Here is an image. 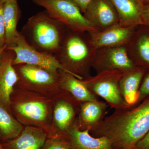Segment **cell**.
<instances>
[{"label":"cell","instance_id":"cell-1","mask_svg":"<svg viewBox=\"0 0 149 149\" xmlns=\"http://www.w3.org/2000/svg\"><path fill=\"white\" fill-rule=\"evenodd\" d=\"M149 131V96L137 106L116 110L90 133L94 137H107L114 149H134Z\"/></svg>","mask_w":149,"mask_h":149},{"label":"cell","instance_id":"cell-2","mask_svg":"<svg viewBox=\"0 0 149 149\" xmlns=\"http://www.w3.org/2000/svg\"><path fill=\"white\" fill-rule=\"evenodd\" d=\"M97 50L88 33L68 29L59 49L53 55L66 72L82 80L91 75Z\"/></svg>","mask_w":149,"mask_h":149},{"label":"cell","instance_id":"cell-3","mask_svg":"<svg viewBox=\"0 0 149 149\" xmlns=\"http://www.w3.org/2000/svg\"><path fill=\"white\" fill-rule=\"evenodd\" d=\"M13 115L24 126L50 131L53 118L52 99L33 91L15 87L10 98Z\"/></svg>","mask_w":149,"mask_h":149},{"label":"cell","instance_id":"cell-4","mask_svg":"<svg viewBox=\"0 0 149 149\" xmlns=\"http://www.w3.org/2000/svg\"><path fill=\"white\" fill-rule=\"evenodd\" d=\"M68 29L45 10L29 17L20 33L33 49L54 55L59 49Z\"/></svg>","mask_w":149,"mask_h":149},{"label":"cell","instance_id":"cell-5","mask_svg":"<svg viewBox=\"0 0 149 149\" xmlns=\"http://www.w3.org/2000/svg\"><path fill=\"white\" fill-rule=\"evenodd\" d=\"M13 66L18 77L17 88L36 92L51 98L62 91L59 74L32 65L22 63Z\"/></svg>","mask_w":149,"mask_h":149},{"label":"cell","instance_id":"cell-6","mask_svg":"<svg viewBox=\"0 0 149 149\" xmlns=\"http://www.w3.org/2000/svg\"><path fill=\"white\" fill-rule=\"evenodd\" d=\"M46 9L52 18L74 32L91 33L99 31L87 20L77 5L71 0H32Z\"/></svg>","mask_w":149,"mask_h":149},{"label":"cell","instance_id":"cell-7","mask_svg":"<svg viewBox=\"0 0 149 149\" xmlns=\"http://www.w3.org/2000/svg\"><path fill=\"white\" fill-rule=\"evenodd\" d=\"M125 72L119 70H105L82 80L93 94L102 98L111 108L115 110L123 109L129 107L119 89L120 79Z\"/></svg>","mask_w":149,"mask_h":149},{"label":"cell","instance_id":"cell-8","mask_svg":"<svg viewBox=\"0 0 149 149\" xmlns=\"http://www.w3.org/2000/svg\"><path fill=\"white\" fill-rule=\"evenodd\" d=\"M52 99V121L48 138H64L77 120L81 103L68 92L63 90Z\"/></svg>","mask_w":149,"mask_h":149},{"label":"cell","instance_id":"cell-9","mask_svg":"<svg viewBox=\"0 0 149 149\" xmlns=\"http://www.w3.org/2000/svg\"><path fill=\"white\" fill-rule=\"evenodd\" d=\"M13 51L15 54L13 64L25 63L41 67L57 74L59 70L65 71L53 55L44 53L36 50L29 45L24 40L20 32H19L15 41V46L6 48Z\"/></svg>","mask_w":149,"mask_h":149},{"label":"cell","instance_id":"cell-10","mask_svg":"<svg viewBox=\"0 0 149 149\" xmlns=\"http://www.w3.org/2000/svg\"><path fill=\"white\" fill-rule=\"evenodd\" d=\"M137 67L129 58L125 47L98 49L92 65L97 73L109 70L126 72Z\"/></svg>","mask_w":149,"mask_h":149},{"label":"cell","instance_id":"cell-11","mask_svg":"<svg viewBox=\"0 0 149 149\" xmlns=\"http://www.w3.org/2000/svg\"><path fill=\"white\" fill-rule=\"evenodd\" d=\"M83 15L100 31L119 23L117 12L110 0H92Z\"/></svg>","mask_w":149,"mask_h":149},{"label":"cell","instance_id":"cell-12","mask_svg":"<svg viewBox=\"0 0 149 149\" xmlns=\"http://www.w3.org/2000/svg\"><path fill=\"white\" fill-rule=\"evenodd\" d=\"M136 27H125L118 24L107 29L88 33L90 40L97 49L103 47H125L135 32Z\"/></svg>","mask_w":149,"mask_h":149},{"label":"cell","instance_id":"cell-13","mask_svg":"<svg viewBox=\"0 0 149 149\" xmlns=\"http://www.w3.org/2000/svg\"><path fill=\"white\" fill-rule=\"evenodd\" d=\"M15 57L13 51L6 49L0 65V104L10 113V98L18 80L13 63Z\"/></svg>","mask_w":149,"mask_h":149},{"label":"cell","instance_id":"cell-14","mask_svg":"<svg viewBox=\"0 0 149 149\" xmlns=\"http://www.w3.org/2000/svg\"><path fill=\"white\" fill-rule=\"evenodd\" d=\"M64 139L70 149H114L107 137H94L90 133V129L80 130L77 119L70 128Z\"/></svg>","mask_w":149,"mask_h":149},{"label":"cell","instance_id":"cell-15","mask_svg":"<svg viewBox=\"0 0 149 149\" xmlns=\"http://www.w3.org/2000/svg\"><path fill=\"white\" fill-rule=\"evenodd\" d=\"M47 138V133L43 129L25 126L19 136L1 144L4 149H41Z\"/></svg>","mask_w":149,"mask_h":149},{"label":"cell","instance_id":"cell-16","mask_svg":"<svg viewBox=\"0 0 149 149\" xmlns=\"http://www.w3.org/2000/svg\"><path fill=\"white\" fill-rule=\"evenodd\" d=\"M117 12L119 24L125 27L145 25L142 18V0H110Z\"/></svg>","mask_w":149,"mask_h":149},{"label":"cell","instance_id":"cell-17","mask_svg":"<svg viewBox=\"0 0 149 149\" xmlns=\"http://www.w3.org/2000/svg\"><path fill=\"white\" fill-rule=\"evenodd\" d=\"M108 106L106 102L99 100L81 103L77 118L80 130H91L98 125L105 117Z\"/></svg>","mask_w":149,"mask_h":149},{"label":"cell","instance_id":"cell-18","mask_svg":"<svg viewBox=\"0 0 149 149\" xmlns=\"http://www.w3.org/2000/svg\"><path fill=\"white\" fill-rule=\"evenodd\" d=\"M145 70L137 67L125 72L119 82L120 94L129 107L137 104L140 84L145 74Z\"/></svg>","mask_w":149,"mask_h":149},{"label":"cell","instance_id":"cell-19","mask_svg":"<svg viewBox=\"0 0 149 149\" xmlns=\"http://www.w3.org/2000/svg\"><path fill=\"white\" fill-rule=\"evenodd\" d=\"M58 72L61 90L68 92L78 101L82 103L99 100L97 96L88 89L82 80L62 70Z\"/></svg>","mask_w":149,"mask_h":149},{"label":"cell","instance_id":"cell-20","mask_svg":"<svg viewBox=\"0 0 149 149\" xmlns=\"http://www.w3.org/2000/svg\"><path fill=\"white\" fill-rule=\"evenodd\" d=\"M135 32L125 47L128 56L136 67L138 64L149 67V34L136 35Z\"/></svg>","mask_w":149,"mask_h":149},{"label":"cell","instance_id":"cell-21","mask_svg":"<svg viewBox=\"0 0 149 149\" xmlns=\"http://www.w3.org/2000/svg\"><path fill=\"white\" fill-rule=\"evenodd\" d=\"M3 17L5 28L6 48L15 46V41L19 32L17 24L21 17V11L17 1H9L2 5Z\"/></svg>","mask_w":149,"mask_h":149},{"label":"cell","instance_id":"cell-22","mask_svg":"<svg viewBox=\"0 0 149 149\" xmlns=\"http://www.w3.org/2000/svg\"><path fill=\"white\" fill-rule=\"evenodd\" d=\"M24 126L0 104V139L3 142L17 137Z\"/></svg>","mask_w":149,"mask_h":149},{"label":"cell","instance_id":"cell-23","mask_svg":"<svg viewBox=\"0 0 149 149\" xmlns=\"http://www.w3.org/2000/svg\"><path fill=\"white\" fill-rule=\"evenodd\" d=\"M41 149H70L64 138L61 137L48 138Z\"/></svg>","mask_w":149,"mask_h":149},{"label":"cell","instance_id":"cell-24","mask_svg":"<svg viewBox=\"0 0 149 149\" xmlns=\"http://www.w3.org/2000/svg\"><path fill=\"white\" fill-rule=\"evenodd\" d=\"M148 96H149V73L147 74L144 78V80L140 87L137 104L143 101Z\"/></svg>","mask_w":149,"mask_h":149},{"label":"cell","instance_id":"cell-25","mask_svg":"<svg viewBox=\"0 0 149 149\" xmlns=\"http://www.w3.org/2000/svg\"><path fill=\"white\" fill-rule=\"evenodd\" d=\"M0 47H6V45L5 28L3 17L2 5L0 7Z\"/></svg>","mask_w":149,"mask_h":149},{"label":"cell","instance_id":"cell-26","mask_svg":"<svg viewBox=\"0 0 149 149\" xmlns=\"http://www.w3.org/2000/svg\"><path fill=\"white\" fill-rule=\"evenodd\" d=\"M134 149H149V131L136 145Z\"/></svg>","mask_w":149,"mask_h":149},{"label":"cell","instance_id":"cell-27","mask_svg":"<svg viewBox=\"0 0 149 149\" xmlns=\"http://www.w3.org/2000/svg\"><path fill=\"white\" fill-rule=\"evenodd\" d=\"M142 15L145 25L149 28V3L144 5Z\"/></svg>","mask_w":149,"mask_h":149},{"label":"cell","instance_id":"cell-28","mask_svg":"<svg viewBox=\"0 0 149 149\" xmlns=\"http://www.w3.org/2000/svg\"><path fill=\"white\" fill-rule=\"evenodd\" d=\"M74 2L80 8L83 14L85 12L87 6L92 0H71Z\"/></svg>","mask_w":149,"mask_h":149},{"label":"cell","instance_id":"cell-29","mask_svg":"<svg viewBox=\"0 0 149 149\" xmlns=\"http://www.w3.org/2000/svg\"><path fill=\"white\" fill-rule=\"evenodd\" d=\"M6 47L1 48L0 47V65L1 63L2 58V55L4 51L6 49Z\"/></svg>","mask_w":149,"mask_h":149},{"label":"cell","instance_id":"cell-30","mask_svg":"<svg viewBox=\"0 0 149 149\" xmlns=\"http://www.w3.org/2000/svg\"><path fill=\"white\" fill-rule=\"evenodd\" d=\"M9 1H17V0H0V5H2L5 3Z\"/></svg>","mask_w":149,"mask_h":149},{"label":"cell","instance_id":"cell-31","mask_svg":"<svg viewBox=\"0 0 149 149\" xmlns=\"http://www.w3.org/2000/svg\"><path fill=\"white\" fill-rule=\"evenodd\" d=\"M142 1H143V3L144 5L149 3V0H142Z\"/></svg>","mask_w":149,"mask_h":149},{"label":"cell","instance_id":"cell-32","mask_svg":"<svg viewBox=\"0 0 149 149\" xmlns=\"http://www.w3.org/2000/svg\"><path fill=\"white\" fill-rule=\"evenodd\" d=\"M0 149H4L3 148L2 145L1 143H0Z\"/></svg>","mask_w":149,"mask_h":149},{"label":"cell","instance_id":"cell-33","mask_svg":"<svg viewBox=\"0 0 149 149\" xmlns=\"http://www.w3.org/2000/svg\"><path fill=\"white\" fill-rule=\"evenodd\" d=\"M1 5H0V7H1Z\"/></svg>","mask_w":149,"mask_h":149}]
</instances>
